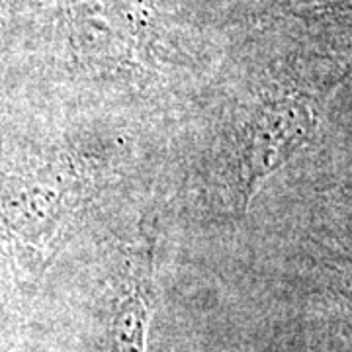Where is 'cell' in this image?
Returning a JSON list of instances; mask_svg holds the SVG:
<instances>
[{"mask_svg":"<svg viewBox=\"0 0 352 352\" xmlns=\"http://www.w3.org/2000/svg\"><path fill=\"white\" fill-rule=\"evenodd\" d=\"M321 104L303 92H270L247 104L229 147V192L235 214H245L268 180L311 138Z\"/></svg>","mask_w":352,"mask_h":352,"instance_id":"cell-1","label":"cell"},{"mask_svg":"<svg viewBox=\"0 0 352 352\" xmlns=\"http://www.w3.org/2000/svg\"><path fill=\"white\" fill-rule=\"evenodd\" d=\"M155 307V233L129 243L104 289L92 352H147Z\"/></svg>","mask_w":352,"mask_h":352,"instance_id":"cell-2","label":"cell"}]
</instances>
